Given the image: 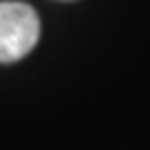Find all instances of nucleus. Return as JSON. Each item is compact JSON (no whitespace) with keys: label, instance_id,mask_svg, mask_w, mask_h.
Here are the masks:
<instances>
[{"label":"nucleus","instance_id":"f257e3e1","mask_svg":"<svg viewBox=\"0 0 150 150\" xmlns=\"http://www.w3.org/2000/svg\"><path fill=\"white\" fill-rule=\"evenodd\" d=\"M40 20L25 3H0V63H15L38 45Z\"/></svg>","mask_w":150,"mask_h":150}]
</instances>
